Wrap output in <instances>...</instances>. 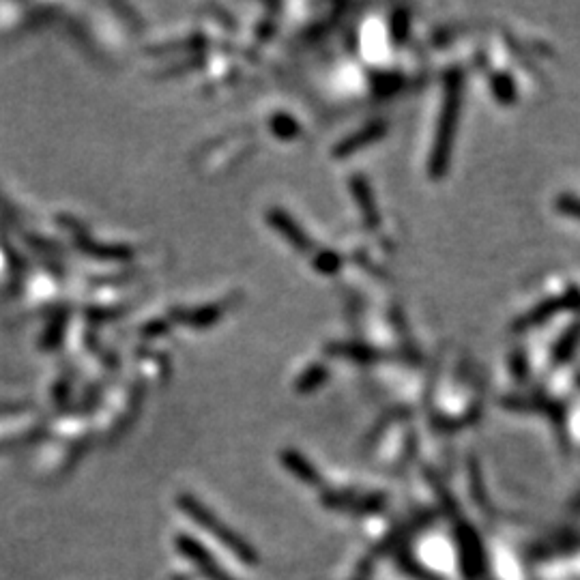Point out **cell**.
<instances>
[{"mask_svg": "<svg viewBox=\"0 0 580 580\" xmlns=\"http://www.w3.org/2000/svg\"><path fill=\"white\" fill-rule=\"evenodd\" d=\"M269 222H271V226L275 230L282 232V235L288 239V243L295 245L297 250H301V252H310L312 250L310 237L293 220H290V217L284 211H271L269 213Z\"/></svg>", "mask_w": 580, "mask_h": 580, "instance_id": "cell-7", "label": "cell"}, {"mask_svg": "<svg viewBox=\"0 0 580 580\" xmlns=\"http://www.w3.org/2000/svg\"><path fill=\"white\" fill-rule=\"evenodd\" d=\"M271 125L275 129V134L282 136V138H290L299 132V127L295 125V121L288 119V116H275Z\"/></svg>", "mask_w": 580, "mask_h": 580, "instance_id": "cell-16", "label": "cell"}, {"mask_svg": "<svg viewBox=\"0 0 580 580\" xmlns=\"http://www.w3.org/2000/svg\"><path fill=\"white\" fill-rule=\"evenodd\" d=\"M553 211L563 217V220L578 222L580 224V194L576 192H559L553 202Z\"/></svg>", "mask_w": 580, "mask_h": 580, "instance_id": "cell-10", "label": "cell"}, {"mask_svg": "<svg viewBox=\"0 0 580 580\" xmlns=\"http://www.w3.org/2000/svg\"><path fill=\"white\" fill-rule=\"evenodd\" d=\"M353 194L359 202V209L361 213L366 215V220L368 224L374 228L376 222H379V213H376V207H374V198H372V192H370V187L368 183L361 179V177H355L353 179Z\"/></svg>", "mask_w": 580, "mask_h": 580, "instance_id": "cell-11", "label": "cell"}, {"mask_svg": "<svg viewBox=\"0 0 580 580\" xmlns=\"http://www.w3.org/2000/svg\"><path fill=\"white\" fill-rule=\"evenodd\" d=\"M385 134V123H372L364 129H359L357 134H353L351 138H346L342 144H338L336 147V157H346V155H351L359 149H364L368 147V144H372L374 140H379L381 136Z\"/></svg>", "mask_w": 580, "mask_h": 580, "instance_id": "cell-8", "label": "cell"}, {"mask_svg": "<svg viewBox=\"0 0 580 580\" xmlns=\"http://www.w3.org/2000/svg\"><path fill=\"white\" fill-rule=\"evenodd\" d=\"M327 381V368L325 366H312L301 374V379L297 383V391L301 394H308V391L321 387Z\"/></svg>", "mask_w": 580, "mask_h": 580, "instance_id": "cell-12", "label": "cell"}, {"mask_svg": "<svg viewBox=\"0 0 580 580\" xmlns=\"http://www.w3.org/2000/svg\"><path fill=\"white\" fill-rule=\"evenodd\" d=\"M323 503L333 510L355 514H374L385 507V499L379 495H353V492H327Z\"/></svg>", "mask_w": 580, "mask_h": 580, "instance_id": "cell-5", "label": "cell"}, {"mask_svg": "<svg viewBox=\"0 0 580 580\" xmlns=\"http://www.w3.org/2000/svg\"><path fill=\"white\" fill-rule=\"evenodd\" d=\"M314 267L323 273H333V271H338V267H340V258H338V254L321 252L314 258Z\"/></svg>", "mask_w": 580, "mask_h": 580, "instance_id": "cell-15", "label": "cell"}, {"mask_svg": "<svg viewBox=\"0 0 580 580\" xmlns=\"http://www.w3.org/2000/svg\"><path fill=\"white\" fill-rule=\"evenodd\" d=\"M177 546L181 550V555L190 559L209 580H237V578H232L228 572H224L220 568V563H217L196 540L187 538V535H179Z\"/></svg>", "mask_w": 580, "mask_h": 580, "instance_id": "cell-6", "label": "cell"}, {"mask_svg": "<svg viewBox=\"0 0 580 580\" xmlns=\"http://www.w3.org/2000/svg\"><path fill=\"white\" fill-rule=\"evenodd\" d=\"M222 314H224L222 306H211V308H202V310H198L194 314H187V316H181V318H183V321H187V323H192V325L207 327V325L215 323L217 318H220Z\"/></svg>", "mask_w": 580, "mask_h": 580, "instance_id": "cell-13", "label": "cell"}, {"mask_svg": "<svg viewBox=\"0 0 580 580\" xmlns=\"http://www.w3.org/2000/svg\"><path fill=\"white\" fill-rule=\"evenodd\" d=\"M555 424L559 428V439L563 447L580 458V385L561 406Z\"/></svg>", "mask_w": 580, "mask_h": 580, "instance_id": "cell-4", "label": "cell"}, {"mask_svg": "<svg viewBox=\"0 0 580 580\" xmlns=\"http://www.w3.org/2000/svg\"><path fill=\"white\" fill-rule=\"evenodd\" d=\"M333 353L346 355V357H355L359 361H364V364H370V361H376V359L381 357L379 353L372 351V348H368V346H348V344L336 346V348H333Z\"/></svg>", "mask_w": 580, "mask_h": 580, "instance_id": "cell-14", "label": "cell"}, {"mask_svg": "<svg viewBox=\"0 0 580 580\" xmlns=\"http://www.w3.org/2000/svg\"><path fill=\"white\" fill-rule=\"evenodd\" d=\"M580 310V282L570 275L555 273L546 278L525 308H520L512 318V333H525L553 321L557 316Z\"/></svg>", "mask_w": 580, "mask_h": 580, "instance_id": "cell-1", "label": "cell"}, {"mask_svg": "<svg viewBox=\"0 0 580 580\" xmlns=\"http://www.w3.org/2000/svg\"><path fill=\"white\" fill-rule=\"evenodd\" d=\"M282 460H284V467L293 473L295 477L303 484L308 486H321V473L314 469V464H310L306 458H303L299 452H293V449H286L282 452Z\"/></svg>", "mask_w": 580, "mask_h": 580, "instance_id": "cell-9", "label": "cell"}, {"mask_svg": "<svg viewBox=\"0 0 580 580\" xmlns=\"http://www.w3.org/2000/svg\"><path fill=\"white\" fill-rule=\"evenodd\" d=\"M460 106H462V71L452 69L445 76L439 125H437V134H434V144H432V153L428 162V174L432 179H441L447 172L449 153H452V147H454L458 119H460Z\"/></svg>", "mask_w": 580, "mask_h": 580, "instance_id": "cell-2", "label": "cell"}, {"mask_svg": "<svg viewBox=\"0 0 580 580\" xmlns=\"http://www.w3.org/2000/svg\"><path fill=\"white\" fill-rule=\"evenodd\" d=\"M179 505H181V510L190 516L192 520H196L198 525L202 529H207L213 538L224 544L230 553H235L241 561L245 563H252L256 565L258 563V555H256V550L245 542L241 535H237V531H232L228 525H224V522L217 518L207 505H202L196 497L192 495H181L179 497Z\"/></svg>", "mask_w": 580, "mask_h": 580, "instance_id": "cell-3", "label": "cell"}]
</instances>
